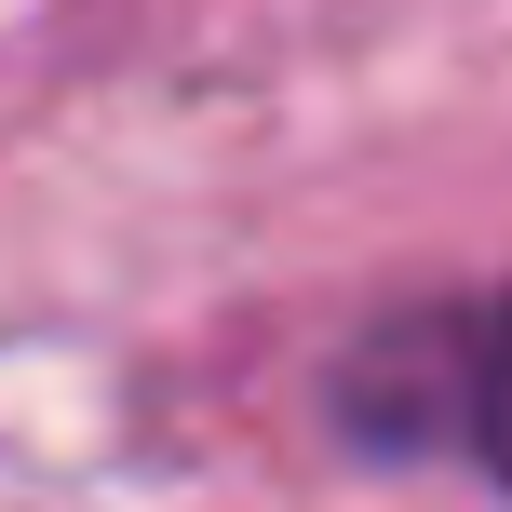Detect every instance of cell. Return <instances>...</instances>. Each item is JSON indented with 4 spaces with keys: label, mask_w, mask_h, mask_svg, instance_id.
<instances>
[{
    "label": "cell",
    "mask_w": 512,
    "mask_h": 512,
    "mask_svg": "<svg viewBox=\"0 0 512 512\" xmlns=\"http://www.w3.org/2000/svg\"><path fill=\"white\" fill-rule=\"evenodd\" d=\"M432 418L512 486V297H486L472 324H445V337L405 324V337H378V351L351 364V432H378L391 459H405Z\"/></svg>",
    "instance_id": "1"
}]
</instances>
